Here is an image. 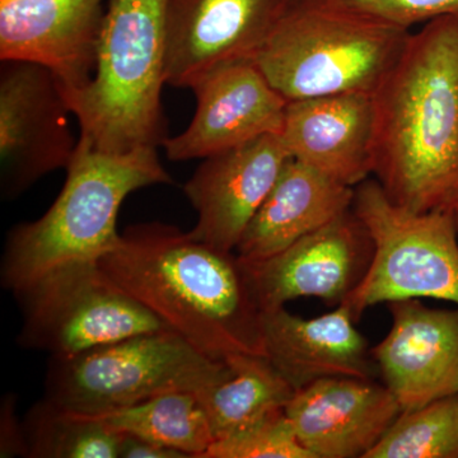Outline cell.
<instances>
[{"mask_svg":"<svg viewBox=\"0 0 458 458\" xmlns=\"http://www.w3.org/2000/svg\"><path fill=\"white\" fill-rule=\"evenodd\" d=\"M372 174L397 207L458 213V13L410 35L372 93Z\"/></svg>","mask_w":458,"mask_h":458,"instance_id":"obj_1","label":"cell"},{"mask_svg":"<svg viewBox=\"0 0 458 458\" xmlns=\"http://www.w3.org/2000/svg\"><path fill=\"white\" fill-rule=\"evenodd\" d=\"M99 267L168 330L227 360L264 355L261 311L240 259L161 222L131 225Z\"/></svg>","mask_w":458,"mask_h":458,"instance_id":"obj_2","label":"cell"},{"mask_svg":"<svg viewBox=\"0 0 458 458\" xmlns=\"http://www.w3.org/2000/svg\"><path fill=\"white\" fill-rule=\"evenodd\" d=\"M59 197L47 213L9 231L2 284L18 292L49 271L77 261H98L117 241V216L131 192L172 183L157 148L106 153L78 138Z\"/></svg>","mask_w":458,"mask_h":458,"instance_id":"obj_3","label":"cell"},{"mask_svg":"<svg viewBox=\"0 0 458 458\" xmlns=\"http://www.w3.org/2000/svg\"><path fill=\"white\" fill-rule=\"evenodd\" d=\"M170 0H107L92 81L62 90L80 140L106 153L162 147Z\"/></svg>","mask_w":458,"mask_h":458,"instance_id":"obj_4","label":"cell"},{"mask_svg":"<svg viewBox=\"0 0 458 458\" xmlns=\"http://www.w3.org/2000/svg\"><path fill=\"white\" fill-rule=\"evenodd\" d=\"M410 35L342 0H294L255 63L288 101L372 95Z\"/></svg>","mask_w":458,"mask_h":458,"instance_id":"obj_5","label":"cell"},{"mask_svg":"<svg viewBox=\"0 0 458 458\" xmlns=\"http://www.w3.org/2000/svg\"><path fill=\"white\" fill-rule=\"evenodd\" d=\"M225 364L174 331H155L74 357L51 358L45 399L74 414L98 417L159 394L198 393Z\"/></svg>","mask_w":458,"mask_h":458,"instance_id":"obj_6","label":"cell"},{"mask_svg":"<svg viewBox=\"0 0 458 458\" xmlns=\"http://www.w3.org/2000/svg\"><path fill=\"white\" fill-rule=\"evenodd\" d=\"M354 190L352 212L369 229L375 246L366 276L343 302L355 321L369 307L394 301L432 298L458 306L454 214L414 213L397 207L375 179Z\"/></svg>","mask_w":458,"mask_h":458,"instance_id":"obj_7","label":"cell"},{"mask_svg":"<svg viewBox=\"0 0 458 458\" xmlns=\"http://www.w3.org/2000/svg\"><path fill=\"white\" fill-rule=\"evenodd\" d=\"M14 297L23 318L18 342L49 352L51 358H71L128 337L168 330L98 261L63 265Z\"/></svg>","mask_w":458,"mask_h":458,"instance_id":"obj_8","label":"cell"},{"mask_svg":"<svg viewBox=\"0 0 458 458\" xmlns=\"http://www.w3.org/2000/svg\"><path fill=\"white\" fill-rule=\"evenodd\" d=\"M55 75L29 62L0 65V190L13 200L51 172L66 170L78 140Z\"/></svg>","mask_w":458,"mask_h":458,"instance_id":"obj_9","label":"cell"},{"mask_svg":"<svg viewBox=\"0 0 458 458\" xmlns=\"http://www.w3.org/2000/svg\"><path fill=\"white\" fill-rule=\"evenodd\" d=\"M375 246L352 209L262 260L240 259L247 284L261 312L301 297L337 307L369 270Z\"/></svg>","mask_w":458,"mask_h":458,"instance_id":"obj_10","label":"cell"},{"mask_svg":"<svg viewBox=\"0 0 458 458\" xmlns=\"http://www.w3.org/2000/svg\"><path fill=\"white\" fill-rule=\"evenodd\" d=\"M294 0H170L165 82L194 87L219 66L255 60Z\"/></svg>","mask_w":458,"mask_h":458,"instance_id":"obj_11","label":"cell"},{"mask_svg":"<svg viewBox=\"0 0 458 458\" xmlns=\"http://www.w3.org/2000/svg\"><path fill=\"white\" fill-rule=\"evenodd\" d=\"M191 90L197 98L191 123L162 144L171 161L208 158L283 131L289 101L255 60L219 66Z\"/></svg>","mask_w":458,"mask_h":458,"instance_id":"obj_12","label":"cell"},{"mask_svg":"<svg viewBox=\"0 0 458 458\" xmlns=\"http://www.w3.org/2000/svg\"><path fill=\"white\" fill-rule=\"evenodd\" d=\"M107 0H0V62H29L62 90L92 81Z\"/></svg>","mask_w":458,"mask_h":458,"instance_id":"obj_13","label":"cell"},{"mask_svg":"<svg viewBox=\"0 0 458 458\" xmlns=\"http://www.w3.org/2000/svg\"><path fill=\"white\" fill-rule=\"evenodd\" d=\"M289 158L280 135L270 134L201 159L183 186L198 213L192 237L234 254Z\"/></svg>","mask_w":458,"mask_h":458,"instance_id":"obj_14","label":"cell"},{"mask_svg":"<svg viewBox=\"0 0 458 458\" xmlns=\"http://www.w3.org/2000/svg\"><path fill=\"white\" fill-rule=\"evenodd\" d=\"M386 304L393 325L372 355L401 409L458 394V306L433 309L420 300Z\"/></svg>","mask_w":458,"mask_h":458,"instance_id":"obj_15","label":"cell"},{"mask_svg":"<svg viewBox=\"0 0 458 458\" xmlns=\"http://www.w3.org/2000/svg\"><path fill=\"white\" fill-rule=\"evenodd\" d=\"M284 411L313 458H364L403 409L375 378L336 376L294 391Z\"/></svg>","mask_w":458,"mask_h":458,"instance_id":"obj_16","label":"cell"},{"mask_svg":"<svg viewBox=\"0 0 458 458\" xmlns=\"http://www.w3.org/2000/svg\"><path fill=\"white\" fill-rule=\"evenodd\" d=\"M355 322L344 303L313 318H298L285 307L261 312L265 358L294 391L327 377L375 378L372 351Z\"/></svg>","mask_w":458,"mask_h":458,"instance_id":"obj_17","label":"cell"},{"mask_svg":"<svg viewBox=\"0 0 458 458\" xmlns=\"http://www.w3.org/2000/svg\"><path fill=\"white\" fill-rule=\"evenodd\" d=\"M279 135L292 158L357 188L372 174V95L289 101Z\"/></svg>","mask_w":458,"mask_h":458,"instance_id":"obj_18","label":"cell"},{"mask_svg":"<svg viewBox=\"0 0 458 458\" xmlns=\"http://www.w3.org/2000/svg\"><path fill=\"white\" fill-rule=\"evenodd\" d=\"M354 189L291 157L247 225L236 255L262 260L279 254L351 210Z\"/></svg>","mask_w":458,"mask_h":458,"instance_id":"obj_19","label":"cell"},{"mask_svg":"<svg viewBox=\"0 0 458 458\" xmlns=\"http://www.w3.org/2000/svg\"><path fill=\"white\" fill-rule=\"evenodd\" d=\"M293 394V387L267 358L250 354L227 358L222 375L197 393L214 442L284 409Z\"/></svg>","mask_w":458,"mask_h":458,"instance_id":"obj_20","label":"cell"},{"mask_svg":"<svg viewBox=\"0 0 458 458\" xmlns=\"http://www.w3.org/2000/svg\"><path fill=\"white\" fill-rule=\"evenodd\" d=\"M95 418L116 433L149 439L189 458H204L214 443L207 414L191 391L159 394Z\"/></svg>","mask_w":458,"mask_h":458,"instance_id":"obj_21","label":"cell"},{"mask_svg":"<svg viewBox=\"0 0 458 458\" xmlns=\"http://www.w3.org/2000/svg\"><path fill=\"white\" fill-rule=\"evenodd\" d=\"M29 458H116L122 434L95 417L74 414L50 400L36 403L23 419Z\"/></svg>","mask_w":458,"mask_h":458,"instance_id":"obj_22","label":"cell"},{"mask_svg":"<svg viewBox=\"0 0 458 458\" xmlns=\"http://www.w3.org/2000/svg\"><path fill=\"white\" fill-rule=\"evenodd\" d=\"M364 458H458V394L403 410Z\"/></svg>","mask_w":458,"mask_h":458,"instance_id":"obj_23","label":"cell"},{"mask_svg":"<svg viewBox=\"0 0 458 458\" xmlns=\"http://www.w3.org/2000/svg\"><path fill=\"white\" fill-rule=\"evenodd\" d=\"M204 458H313L301 445L284 409L276 410L210 445Z\"/></svg>","mask_w":458,"mask_h":458,"instance_id":"obj_24","label":"cell"},{"mask_svg":"<svg viewBox=\"0 0 458 458\" xmlns=\"http://www.w3.org/2000/svg\"><path fill=\"white\" fill-rule=\"evenodd\" d=\"M403 29L458 13V0H342Z\"/></svg>","mask_w":458,"mask_h":458,"instance_id":"obj_25","label":"cell"},{"mask_svg":"<svg viewBox=\"0 0 458 458\" xmlns=\"http://www.w3.org/2000/svg\"><path fill=\"white\" fill-rule=\"evenodd\" d=\"M0 457L29 458L25 426L18 417L14 394H5L0 405Z\"/></svg>","mask_w":458,"mask_h":458,"instance_id":"obj_26","label":"cell"},{"mask_svg":"<svg viewBox=\"0 0 458 458\" xmlns=\"http://www.w3.org/2000/svg\"><path fill=\"white\" fill-rule=\"evenodd\" d=\"M119 457L123 458H189L182 452L165 447L149 439L122 434Z\"/></svg>","mask_w":458,"mask_h":458,"instance_id":"obj_27","label":"cell"},{"mask_svg":"<svg viewBox=\"0 0 458 458\" xmlns=\"http://www.w3.org/2000/svg\"><path fill=\"white\" fill-rule=\"evenodd\" d=\"M454 222H456L457 236H458V213L454 216Z\"/></svg>","mask_w":458,"mask_h":458,"instance_id":"obj_28","label":"cell"}]
</instances>
